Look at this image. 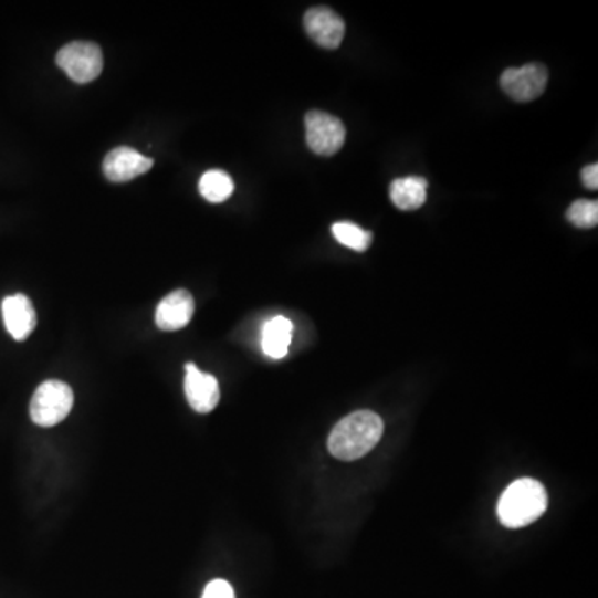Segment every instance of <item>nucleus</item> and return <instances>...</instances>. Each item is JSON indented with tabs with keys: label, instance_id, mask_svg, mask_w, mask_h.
<instances>
[{
	"label": "nucleus",
	"instance_id": "obj_1",
	"mask_svg": "<svg viewBox=\"0 0 598 598\" xmlns=\"http://www.w3.org/2000/svg\"><path fill=\"white\" fill-rule=\"evenodd\" d=\"M385 424L373 411H356L346 416L333 429L328 449L339 461H356L365 458L381 441Z\"/></svg>",
	"mask_w": 598,
	"mask_h": 598
},
{
	"label": "nucleus",
	"instance_id": "obj_2",
	"mask_svg": "<svg viewBox=\"0 0 598 598\" xmlns=\"http://www.w3.org/2000/svg\"><path fill=\"white\" fill-rule=\"evenodd\" d=\"M547 504V492L541 482L518 479L505 489L499 501V521L508 528L525 527L544 514Z\"/></svg>",
	"mask_w": 598,
	"mask_h": 598
},
{
	"label": "nucleus",
	"instance_id": "obj_3",
	"mask_svg": "<svg viewBox=\"0 0 598 598\" xmlns=\"http://www.w3.org/2000/svg\"><path fill=\"white\" fill-rule=\"evenodd\" d=\"M74 408V391L59 379L42 382L31 401L32 421L42 428L61 424Z\"/></svg>",
	"mask_w": 598,
	"mask_h": 598
},
{
	"label": "nucleus",
	"instance_id": "obj_4",
	"mask_svg": "<svg viewBox=\"0 0 598 598\" xmlns=\"http://www.w3.org/2000/svg\"><path fill=\"white\" fill-rule=\"evenodd\" d=\"M59 67L77 84L95 81L104 71V54L94 42H72L59 51Z\"/></svg>",
	"mask_w": 598,
	"mask_h": 598
},
{
	"label": "nucleus",
	"instance_id": "obj_5",
	"mask_svg": "<svg viewBox=\"0 0 598 598\" xmlns=\"http://www.w3.org/2000/svg\"><path fill=\"white\" fill-rule=\"evenodd\" d=\"M306 144L313 154L332 157L342 150L346 140V128L339 118L326 112L313 111L306 114Z\"/></svg>",
	"mask_w": 598,
	"mask_h": 598
},
{
	"label": "nucleus",
	"instance_id": "obj_6",
	"mask_svg": "<svg viewBox=\"0 0 598 598\" xmlns=\"http://www.w3.org/2000/svg\"><path fill=\"white\" fill-rule=\"evenodd\" d=\"M548 84V71L542 64H527L524 67L507 69L502 74L501 87L512 101L532 102L544 94Z\"/></svg>",
	"mask_w": 598,
	"mask_h": 598
},
{
	"label": "nucleus",
	"instance_id": "obj_7",
	"mask_svg": "<svg viewBox=\"0 0 598 598\" xmlns=\"http://www.w3.org/2000/svg\"><path fill=\"white\" fill-rule=\"evenodd\" d=\"M306 34L316 42L319 48L335 51L345 39V21L329 8L310 9L303 19Z\"/></svg>",
	"mask_w": 598,
	"mask_h": 598
},
{
	"label": "nucleus",
	"instance_id": "obj_8",
	"mask_svg": "<svg viewBox=\"0 0 598 598\" xmlns=\"http://www.w3.org/2000/svg\"><path fill=\"white\" fill-rule=\"evenodd\" d=\"M154 167L151 158L144 157L130 147H118L108 151L104 160V175L114 183L134 180Z\"/></svg>",
	"mask_w": 598,
	"mask_h": 598
},
{
	"label": "nucleus",
	"instance_id": "obj_9",
	"mask_svg": "<svg viewBox=\"0 0 598 598\" xmlns=\"http://www.w3.org/2000/svg\"><path fill=\"white\" fill-rule=\"evenodd\" d=\"M185 369H187L185 395H187L188 405L200 415H208L220 402V386H218L217 378L208 373H201L191 363H188Z\"/></svg>",
	"mask_w": 598,
	"mask_h": 598
},
{
	"label": "nucleus",
	"instance_id": "obj_10",
	"mask_svg": "<svg viewBox=\"0 0 598 598\" xmlns=\"http://www.w3.org/2000/svg\"><path fill=\"white\" fill-rule=\"evenodd\" d=\"M195 300L190 291L177 290L161 300L155 313V323L161 332L183 329L193 318Z\"/></svg>",
	"mask_w": 598,
	"mask_h": 598
},
{
	"label": "nucleus",
	"instance_id": "obj_11",
	"mask_svg": "<svg viewBox=\"0 0 598 598\" xmlns=\"http://www.w3.org/2000/svg\"><path fill=\"white\" fill-rule=\"evenodd\" d=\"M2 318L9 335L18 342H24L38 326V313L25 294H14L2 302Z\"/></svg>",
	"mask_w": 598,
	"mask_h": 598
},
{
	"label": "nucleus",
	"instance_id": "obj_12",
	"mask_svg": "<svg viewBox=\"0 0 598 598\" xmlns=\"http://www.w3.org/2000/svg\"><path fill=\"white\" fill-rule=\"evenodd\" d=\"M391 201L399 210H418L428 200V181L424 178H398L389 188Z\"/></svg>",
	"mask_w": 598,
	"mask_h": 598
},
{
	"label": "nucleus",
	"instance_id": "obj_13",
	"mask_svg": "<svg viewBox=\"0 0 598 598\" xmlns=\"http://www.w3.org/2000/svg\"><path fill=\"white\" fill-rule=\"evenodd\" d=\"M291 336H293V323L290 319L284 316L270 319L264 325L263 338H261L264 355L273 359H283L290 349Z\"/></svg>",
	"mask_w": 598,
	"mask_h": 598
},
{
	"label": "nucleus",
	"instance_id": "obj_14",
	"mask_svg": "<svg viewBox=\"0 0 598 598\" xmlns=\"http://www.w3.org/2000/svg\"><path fill=\"white\" fill-rule=\"evenodd\" d=\"M234 183L223 170H210L200 178V193L210 203H223L233 193Z\"/></svg>",
	"mask_w": 598,
	"mask_h": 598
},
{
	"label": "nucleus",
	"instance_id": "obj_15",
	"mask_svg": "<svg viewBox=\"0 0 598 598\" xmlns=\"http://www.w3.org/2000/svg\"><path fill=\"white\" fill-rule=\"evenodd\" d=\"M333 237L346 248H352L359 253L368 250L373 241L371 231L363 230L358 224L349 223V221H339V223L333 224Z\"/></svg>",
	"mask_w": 598,
	"mask_h": 598
},
{
	"label": "nucleus",
	"instance_id": "obj_16",
	"mask_svg": "<svg viewBox=\"0 0 598 598\" xmlns=\"http://www.w3.org/2000/svg\"><path fill=\"white\" fill-rule=\"evenodd\" d=\"M567 220L574 227L588 228L597 227L598 223V203L595 200H577L570 204L567 210Z\"/></svg>",
	"mask_w": 598,
	"mask_h": 598
},
{
	"label": "nucleus",
	"instance_id": "obj_17",
	"mask_svg": "<svg viewBox=\"0 0 598 598\" xmlns=\"http://www.w3.org/2000/svg\"><path fill=\"white\" fill-rule=\"evenodd\" d=\"M201 598H237L234 597L233 587L228 584L227 580H211L210 584L204 587L203 595Z\"/></svg>",
	"mask_w": 598,
	"mask_h": 598
},
{
	"label": "nucleus",
	"instance_id": "obj_18",
	"mask_svg": "<svg viewBox=\"0 0 598 598\" xmlns=\"http://www.w3.org/2000/svg\"><path fill=\"white\" fill-rule=\"evenodd\" d=\"M581 183L588 188V190H597L598 188V165H588L581 170Z\"/></svg>",
	"mask_w": 598,
	"mask_h": 598
}]
</instances>
